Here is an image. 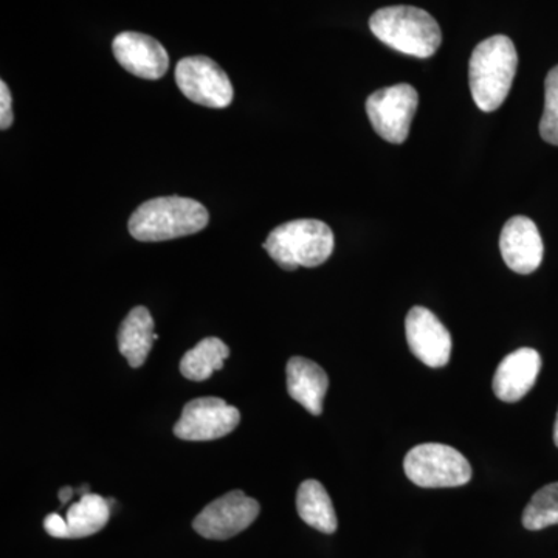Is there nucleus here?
<instances>
[{
  "instance_id": "f257e3e1",
  "label": "nucleus",
  "mask_w": 558,
  "mask_h": 558,
  "mask_svg": "<svg viewBox=\"0 0 558 558\" xmlns=\"http://www.w3.org/2000/svg\"><path fill=\"white\" fill-rule=\"evenodd\" d=\"M519 68V53L508 36H492L473 50L469 83L473 101L483 112H494L508 98Z\"/></svg>"
},
{
  "instance_id": "f03ea898",
  "label": "nucleus",
  "mask_w": 558,
  "mask_h": 558,
  "mask_svg": "<svg viewBox=\"0 0 558 558\" xmlns=\"http://www.w3.org/2000/svg\"><path fill=\"white\" fill-rule=\"evenodd\" d=\"M208 220V209L201 202L180 196L156 197L135 209L128 229L137 241L161 242L199 233Z\"/></svg>"
},
{
  "instance_id": "7ed1b4c3",
  "label": "nucleus",
  "mask_w": 558,
  "mask_h": 558,
  "mask_svg": "<svg viewBox=\"0 0 558 558\" xmlns=\"http://www.w3.org/2000/svg\"><path fill=\"white\" fill-rule=\"evenodd\" d=\"M371 32L392 50L414 58L433 57L442 43L435 17L416 7L398 5L377 10L369 20Z\"/></svg>"
},
{
  "instance_id": "20e7f679",
  "label": "nucleus",
  "mask_w": 558,
  "mask_h": 558,
  "mask_svg": "<svg viewBox=\"0 0 558 558\" xmlns=\"http://www.w3.org/2000/svg\"><path fill=\"white\" fill-rule=\"evenodd\" d=\"M333 233L317 219H296L277 227L264 248L281 269L293 271L299 267H318L333 252Z\"/></svg>"
},
{
  "instance_id": "39448f33",
  "label": "nucleus",
  "mask_w": 558,
  "mask_h": 558,
  "mask_svg": "<svg viewBox=\"0 0 558 558\" xmlns=\"http://www.w3.org/2000/svg\"><path fill=\"white\" fill-rule=\"evenodd\" d=\"M403 469L411 483L418 487H461L472 480L468 458L444 444H421L403 459Z\"/></svg>"
},
{
  "instance_id": "423d86ee",
  "label": "nucleus",
  "mask_w": 558,
  "mask_h": 558,
  "mask_svg": "<svg viewBox=\"0 0 558 558\" xmlns=\"http://www.w3.org/2000/svg\"><path fill=\"white\" fill-rule=\"evenodd\" d=\"M417 106V90L410 84H396L369 95L366 113L377 135L395 145H402L409 138Z\"/></svg>"
},
{
  "instance_id": "0eeeda50",
  "label": "nucleus",
  "mask_w": 558,
  "mask_h": 558,
  "mask_svg": "<svg viewBox=\"0 0 558 558\" xmlns=\"http://www.w3.org/2000/svg\"><path fill=\"white\" fill-rule=\"evenodd\" d=\"M175 81L190 101L205 108H229L233 101V86L229 76L218 62L207 57H189L179 61Z\"/></svg>"
},
{
  "instance_id": "6e6552de",
  "label": "nucleus",
  "mask_w": 558,
  "mask_h": 558,
  "mask_svg": "<svg viewBox=\"0 0 558 558\" xmlns=\"http://www.w3.org/2000/svg\"><path fill=\"white\" fill-rule=\"evenodd\" d=\"M259 502L242 490L229 492L209 502L193 521L194 531L208 539H229L258 519Z\"/></svg>"
},
{
  "instance_id": "1a4fd4ad",
  "label": "nucleus",
  "mask_w": 558,
  "mask_h": 558,
  "mask_svg": "<svg viewBox=\"0 0 558 558\" xmlns=\"http://www.w3.org/2000/svg\"><path fill=\"white\" fill-rule=\"evenodd\" d=\"M241 413L223 399L199 398L183 409L174 435L183 440H215L230 435L240 425Z\"/></svg>"
},
{
  "instance_id": "9d476101",
  "label": "nucleus",
  "mask_w": 558,
  "mask_h": 558,
  "mask_svg": "<svg viewBox=\"0 0 558 558\" xmlns=\"http://www.w3.org/2000/svg\"><path fill=\"white\" fill-rule=\"evenodd\" d=\"M407 341L411 352L429 368H442L451 355L449 329L432 311L414 306L405 319Z\"/></svg>"
},
{
  "instance_id": "9b49d317",
  "label": "nucleus",
  "mask_w": 558,
  "mask_h": 558,
  "mask_svg": "<svg viewBox=\"0 0 558 558\" xmlns=\"http://www.w3.org/2000/svg\"><path fill=\"white\" fill-rule=\"evenodd\" d=\"M119 64L143 80H159L170 68L168 51L159 40L137 32L120 33L112 43Z\"/></svg>"
},
{
  "instance_id": "f8f14e48",
  "label": "nucleus",
  "mask_w": 558,
  "mask_h": 558,
  "mask_svg": "<svg viewBox=\"0 0 558 558\" xmlns=\"http://www.w3.org/2000/svg\"><path fill=\"white\" fill-rule=\"evenodd\" d=\"M499 250L510 270L520 275L534 274L543 260L542 234L534 220L526 216H515L502 227Z\"/></svg>"
},
{
  "instance_id": "ddd939ff",
  "label": "nucleus",
  "mask_w": 558,
  "mask_h": 558,
  "mask_svg": "<svg viewBox=\"0 0 558 558\" xmlns=\"http://www.w3.org/2000/svg\"><path fill=\"white\" fill-rule=\"evenodd\" d=\"M542 369V355L535 349L521 348L501 360L494 377L495 396L502 402H519L534 388Z\"/></svg>"
},
{
  "instance_id": "4468645a",
  "label": "nucleus",
  "mask_w": 558,
  "mask_h": 558,
  "mask_svg": "<svg viewBox=\"0 0 558 558\" xmlns=\"http://www.w3.org/2000/svg\"><path fill=\"white\" fill-rule=\"evenodd\" d=\"M329 388L326 371L310 359L292 357L288 363V391L314 416L323 413V400Z\"/></svg>"
},
{
  "instance_id": "2eb2a0df",
  "label": "nucleus",
  "mask_w": 558,
  "mask_h": 558,
  "mask_svg": "<svg viewBox=\"0 0 558 558\" xmlns=\"http://www.w3.org/2000/svg\"><path fill=\"white\" fill-rule=\"evenodd\" d=\"M117 340L121 355L131 368L145 365L154 341L159 340V336L154 333V318L149 311L143 306L134 307L121 323Z\"/></svg>"
},
{
  "instance_id": "dca6fc26",
  "label": "nucleus",
  "mask_w": 558,
  "mask_h": 558,
  "mask_svg": "<svg viewBox=\"0 0 558 558\" xmlns=\"http://www.w3.org/2000/svg\"><path fill=\"white\" fill-rule=\"evenodd\" d=\"M296 510L304 523L323 534H333L339 526L332 499L318 481L307 480L301 483L296 494Z\"/></svg>"
},
{
  "instance_id": "f3484780",
  "label": "nucleus",
  "mask_w": 558,
  "mask_h": 558,
  "mask_svg": "<svg viewBox=\"0 0 558 558\" xmlns=\"http://www.w3.org/2000/svg\"><path fill=\"white\" fill-rule=\"evenodd\" d=\"M230 357V348L216 337L202 340L190 349L180 360V373L185 379L204 381L211 377L215 371L223 368V362Z\"/></svg>"
},
{
  "instance_id": "a211bd4d",
  "label": "nucleus",
  "mask_w": 558,
  "mask_h": 558,
  "mask_svg": "<svg viewBox=\"0 0 558 558\" xmlns=\"http://www.w3.org/2000/svg\"><path fill=\"white\" fill-rule=\"evenodd\" d=\"M110 506L108 499L97 494H86L68 510L70 538H84L97 534L108 524Z\"/></svg>"
},
{
  "instance_id": "6ab92c4d",
  "label": "nucleus",
  "mask_w": 558,
  "mask_h": 558,
  "mask_svg": "<svg viewBox=\"0 0 558 558\" xmlns=\"http://www.w3.org/2000/svg\"><path fill=\"white\" fill-rule=\"evenodd\" d=\"M554 524H558V483L539 488L523 512L527 531H542Z\"/></svg>"
},
{
  "instance_id": "aec40b11",
  "label": "nucleus",
  "mask_w": 558,
  "mask_h": 558,
  "mask_svg": "<svg viewBox=\"0 0 558 558\" xmlns=\"http://www.w3.org/2000/svg\"><path fill=\"white\" fill-rule=\"evenodd\" d=\"M539 135L550 145L558 146V65L545 81V110L539 120Z\"/></svg>"
},
{
  "instance_id": "412c9836",
  "label": "nucleus",
  "mask_w": 558,
  "mask_h": 558,
  "mask_svg": "<svg viewBox=\"0 0 558 558\" xmlns=\"http://www.w3.org/2000/svg\"><path fill=\"white\" fill-rule=\"evenodd\" d=\"M13 120V98H11V92L5 81H2L0 83V128L2 131L9 130Z\"/></svg>"
},
{
  "instance_id": "4be33fe9",
  "label": "nucleus",
  "mask_w": 558,
  "mask_h": 558,
  "mask_svg": "<svg viewBox=\"0 0 558 558\" xmlns=\"http://www.w3.org/2000/svg\"><path fill=\"white\" fill-rule=\"evenodd\" d=\"M44 529L47 534L54 538H70L68 520L62 519L60 513H50L44 520Z\"/></svg>"
},
{
  "instance_id": "5701e85b",
  "label": "nucleus",
  "mask_w": 558,
  "mask_h": 558,
  "mask_svg": "<svg viewBox=\"0 0 558 558\" xmlns=\"http://www.w3.org/2000/svg\"><path fill=\"white\" fill-rule=\"evenodd\" d=\"M73 497V488L72 487H62L60 490V499L62 505H68L70 499Z\"/></svg>"
},
{
  "instance_id": "b1692460",
  "label": "nucleus",
  "mask_w": 558,
  "mask_h": 558,
  "mask_svg": "<svg viewBox=\"0 0 558 558\" xmlns=\"http://www.w3.org/2000/svg\"><path fill=\"white\" fill-rule=\"evenodd\" d=\"M554 442H556V446L558 447V411H557L556 424H554Z\"/></svg>"
}]
</instances>
